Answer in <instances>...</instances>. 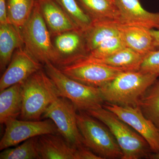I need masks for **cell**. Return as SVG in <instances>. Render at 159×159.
Masks as SVG:
<instances>
[{"label":"cell","mask_w":159,"mask_h":159,"mask_svg":"<svg viewBox=\"0 0 159 159\" xmlns=\"http://www.w3.org/2000/svg\"><path fill=\"white\" fill-rule=\"evenodd\" d=\"M119 23L109 20L92 21L90 26L83 32L88 55L106 40L120 35Z\"/></svg>","instance_id":"18"},{"label":"cell","mask_w":159,"mask_h":159,"mask_svg":"<svg viewBox=\"0 0 159 159\" xmlns=\"http://www.w3.org/2000/svg\"><path fill=\"white\" fill-rule=\"evenodd\" d=\"M77 110L68 99L59 97L47 108L43 116L52 120L59 134L77 148L84 145L77 125Z\"/></svg>","instance_id":"7"},{"label":"cell","mask_w":159,"mask_h":159,"mask_svg":"<svg viewBox=\"0 0 159 159\" xmlns=\"http://www.w3.org/2000/svg\"><path fill=\"white\" fill-rule=\"evenodd\" d=\"M139 70L156 74L159 77V50L151 51L144 58Z\"/></svg>","instance_id":"27"},{"label":"cell","mask_w":159,"mask_h":159,"mask_svg":"<svg viewBox=\"0 0 159 159\" xmlns=\"http://www.w3.org/2000/svg\"><path fill=\"white\" fill-rule=\"evenodd\" d=\"M22 120H39L45 111L60 96L56 86L43 69L22 84Z\"/></svg>","instance_id":"2"},{"label":"cell","mask_w":159,"mask_h":159,"mask_svg":"<svg viewBox=\"0 0 159 159\" xmlns=\"http://www.w3.org/2000/svg\"><path fill=\"white\" fill-rule=\"evenodd\" d=\"M149 159H159V152L157 153L152 154L149 157Z\"/></svg>","instance_id":"31"},{"label":"cell","mask_w":159,"mask_h":159,"mask_svg":"<svg viewBox=\"0 0 159 159\" xmlns=\"http://www.w3.org/2000/svg\"><path fill=\"white\" fill-rule=\"evenodd\" d=\"M70 18L83 32L88 29L92 20L78 4L77 0H55Z\"/></svg>","instance_id":"25"},{"label":"cell","mask_w":159,"mask_h":159,"mask_svg":"<svg viewBox=\"0 0 159 159\" xmlns=\"http://www.w3.org/2000/svg\"><path fill=\"white\" fill-rule=\"evenodd\" d=\"M20 29L26 51L43 65L50 62L57 66L58 55L38 0L29 20Z\"/></svg>","instance_id":"5"},{"label":"cell","mask_w":159,"mask_h":159,"mask_svg":"<svg viewBox=\"0 0 159 159\" xmlns=\"http://www.w3.org/2000/svg\"><path fill=\"white\" fill-rule=\"evenodd\" d=\"M44 70L56 86L60 97L68 99L77 110L87 112L104 104L100 90L83 84L65 75L51 62L44 65Z\"/></svg>","instance_id":"4"},{"label":"cell","mask_w":159,"mask_h":159,"mask_svg":"<svg viewBox=\"0 0 159 159\" xmlns=\"http://www.w3.org/2000/svg\"><path fill=\"white\" fill-rule=\"evenodd\" d=\"M8 22L6 0H0V25Z\"/></svg>","instance_id":"29"},{"label":"cell","mask_w":159,"mask_h":159,"mask_svg":"<svg viewBox=\"0 0 159 159\" xmlns=\"http://www.w3.org/2000/svg\"><path fill=\"white\" fill-rule=\"evenodd\" d=\"M24 47L20 29L10 23L0 25V70L4 73L14 52Z\"/></svg>","instance_id":"17"},{"label":"cell","mask_w":159,"mask_h":159,"mask_svg":"<svg viewBox=\"0 0 159 159\" xmlns=\"http://www.w3.org/2000/svg\"><path fill=\"white\" fill-rule=\"evenodd\" d=\"M86 112L108 127L122 151V159L149 158L152 151L147 142L116 114L103 106Z\"/></svg>","instance_id":"3"},{"label":"cell","mask_w":159,"mask_h":159,"mask_svg":"<svg viewBox=\"0 0 159 159\" xmlns=\"http://www.w3.org/2000/svg\"><path fill=\"white\" fill-rule=\"evenodd\" d=\"M138 107L143 115L159 128V82L157 80L142 95Z\"/></svg>","instance_id":"23"},{"label":"cell","mask_w":159,"mask_h":159,"mask_svg":"<svg viewBox=\"0 0 159 159\" xmlns=\"http://www.w3.org/2000/svg\"><path fill=\"white\" fill-rule=\"evenodd\" d=\"M114 1L120 12V23L159 30V12L145 10L139 0Z\"/></svg>","instance_id":"13"},{"label":"cell","mask_w":159,"mask_h":159,"mask_svg":"<svg viewBox=\"0 0 159 159\" xmlns=\"http://www.w3.org/2000/svg\"><path fill=\"white\" fill-rule=\"evenodd\" d=\"M39 137L28 139L17 147L2 150L0 159H40L38 146Z\"/></svg>","instance_id":"24"},{"label":"cell","mask_w":159,"mask_h":159,"mask_svg":"<svg viewBox=\"0 0 159 159\" xmlns=\"http://www.w3.org/2000/svg\"><path fill=\"white\" fill-rule=\"evenodd\" d=\"M120 36L125 47L145 57L157 50L150 29L142 26L119 23Z\"/></svg>","instance_id":"15"},{"label":"cell","mask_w":159,"mask_h":159,"mask_svg":"<svg viewBox=\"0 0 159 159\" xmlns=\"http://www.w3.org/2000/svg\"><path fill=\"white\" fill-rule=\"evenodd\" d=\"M38 1L43 17L51 36L66 31L80 30L55 0Z\"/></svg>","instance_id":"14"},{"label":"cell","mask_w":159,"mask_h":159,"mask_svg":"<svg viewBox=\"0 0 159 159\" xmlns=\"http://www.w3.org/2000/svg\"><path fill=\"white\" fill-rule=\"evenodd\" d=\"M5 124V132L0 141L1 151L18 145L33 137L47 134H59L55 124L50 119L39 121L11 118Z\"/></svg>","instance_id":"8"},{"label":"cell","mask_w":159,"mask_h":159,"mask_svg":"<svg viewBox=\"0 0 159 159\" xmlns=\"http://www.w3.org/2000/svg\"><path fill=\"white\" fill-rule=\"evenodd\" d=\"M125 47L120 34L106 40L85 57L94 59L102 58L110 56Z\"/></svg>","instance_id":"26"},{"label":"cell","mask_w":159,"mask_h":159,"mask_svg":"<svg viewBox=\"0 0 159 159\" xmlns=\"http://www.w3.org/2000/svg\"><path fill=\"white\" fill-rule=\"evenodd\" d=\"M22 84H17L0 91V123L16 118L23 106Z\"/></svg>","instance_id":"20"},{"label":"cell","mask_w":159,"mask_h":159,"mask_svg":"<svg viewBox=\"0 0 159 159\" xmlns=\"http://www.w3.org/2000/svg\"><path fill=\"white\" fill-rule=\"evenodd\" d=\"M38 146L40 159H76L77 148L58 134L40 136Z\"/></svg>","instance_id":"16"},{"label":"cell","mask_w":159,"mask_h":159,"mask_svg":"<svg viewBox=\"0 0 159 159\" xmlns=\"http://www.w3.org/2000/svg\"><path fill=\"white\" fill-rule=\"evenodd\" d=\"M37 0H6L8 22L21 29L29 20Z\"/></svg>","instance_id":"22"},{"label":"cell","mask_w":159,"mask_h":159,"mask_svg":"<svg viewBox=\"0 0 159 159\" xmlns=\"http://www.w3.org/2000/svg\"><path fill=\"white\" fill-rule=\"evenodd\" d=\"M77 119L84 145L102 159H122V151L105 124L83 111L77 113Z\"/></svg>","instance_id":"6"},{"label":"cell","mask_w":159,"mask_h":159,"mask_svg":"<svg viewBox=\"0 0 159 159\" xmlns=\"http://www.w3.org/2000/svg\"><path fill=\"white\" fill-rule=\"evenodd\" d=\"M43 64L24 47L16 50L0 79V91L17 84L23 83L30 76L43 69Z\"/></svg>","instance_id":"11"},{"label":"cell","mask_w":159,"mask_h":159,"mask_svg":"<svg viewBox=\"0 0 159 159\" xmlns=\"http://www.w3.org/2000/svg\"><path fill=\"white\" fill-rule=\"evenodd\" d=\"M145 57L133 50L125 47L107 57L97 59L85 57L82 59L101 64L124 71H139Z\"/></svg>","instance_id":"19"},{"label":"cell","mask_w":159,"mask_h":159,"mask_svg":"<svg viewBox=\"0 0 159 159\" xmlns=\"http://www.w3.org/2000/svg\"><path fill=\"white\" fill-rule=\"evenodd\" d=\"M76 159H102L85 145L77 147Z\"/></svg>","instance_id":"28"},{"label":"cell","mask_w":159,"mask_h":159,"mask_svg":"<svg viewBox=\"0 0 159 159\" xmlns=\"http://www.w3.org/2000/svg\"><path fill=\"white\" fill-rule=\"evenodd\" d=\"M158 77L140 70L123 71L99 89L105 103L137 107L142 95Z\"/></svg>","instance_id":"1"},{"label":"cell","mask_w":159,"mask_h":159,"mask_svg":"<svg viewBox=\"0 0 159 159\" xmlns=\"http://www.w3.org/2000/svg\"><path fill=\"white\" fill-rule=\"evenodd\" d=\"M102 106L136 131L147 142L153 153L159 152V128L145 117L139 107L121 106L109 103Z\"/></svg>","instance_id":"10"},{"label":"cell","mask_w":159,"mask_h":159,"mask_svg":"<svg viewBox=\"0 0 159 159\" xmlns=\"http://www.w3.org/2000/svg\"><path fill=\"white\" fill-rule=\"evenodd\" d=\"M152 34L153 36L155 46L157 49L159 48V30H151Z\"/></svg>","instance_id":"30"},{"label":"cell","mask_w":159,"mask_h":159,"mask_svg":"<svg viewBox=\"0 0 159 159\" xmlns=\"http://www.w3.org/2000/svg\"></svg>","instance_id":"32"},{"label":"cell","mask_w":159,"mask_h":159,"mask_svg":"<svg viewBox=\"0 0 159 159\" xmlns=\"http://www.w3.org/2000/svg\"><path fill=\"white\" fill-rule=\"evenodd\" d=\"M59 68L70 78L86 85L98 88L106 85L124 71L83 59Z\"/></svg>","instance_id":"9"},{"label":"cell","mask_w":159,"mask_h":159,"mask_svg":"<svg viewBox=\"0 0 159 159\" xmlns=\"http://www.w3.org/2000/svg\"><path fill=\"white\" fill-rule=\"evenodd\" d=\"M77 1L92 21L109 20L120 22V12L114 0Z\"/></svg>","instance_id":"21"},{"label":"cell","mask_w":159,"mask_h":159,"mask_svg":"<svg viewBox=\"0 0 159 159\" xmlns=\"http://www.w3.org/2000/svg\"><path fill=\"white\" fill-rule=\"evenodd\" d=\"M52 37L58 55V68L74 63L87 56L83 32L81 30L66 31Z\"/></svg>","instance_id":"12"}]
</instances>
